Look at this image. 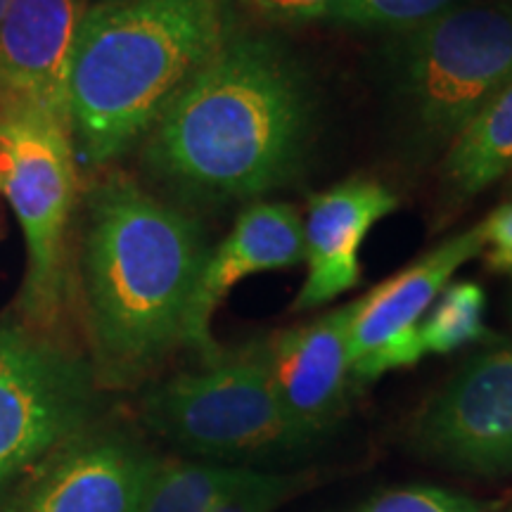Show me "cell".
<instances>
[{
  "label": "cell",
  "instance_id": "1",
  "mask_svg": "<svg viewBox=\"0 0 512 512\" xmlns=\"http://www.w3.org/2000/svg\"><path fill=\"white\" fill-rule=\"evenodd\" d=\"M313 126V88L290 50L226 34L145 136V164L188 200L259 197L299 174Z\"/></svg>",
  "mask_w": 512,
  "mask_h": 512
},
{
  "label": "cell",
  "instance_id": "2",
  "mask_svg": "<svg viewBox=\"0 0 512 512\" xmlns=\"http://www.w3.org/2000/svg\"><path fill=\"white\" fill-rule=\"evenodd\" d=\"M200 223L126 176L86 200L81 292L91 366L100 387L128 389L185 344L207 264Z\"/></svg>",
  "mask_w": 512,
  "mask_h": 512
},
{
  "label": "cell",
  "instance_id": "3",
  "mask_svg": "<svg viewBox=\"0 0 512 512\" xmlns=\"http://www.w3.org/2000/svg\"><path fill=\"white\" fill-rule=\"evenodd\" d=\"M226 34L221 0L88 5L67 81L76 162L98 169L145 138Z\"/></svg>",
  "mask_w": 512,
  "mask_h": 512
},
{
  "label": "cell",
  "instance_id": "4",
  "mask_svg": "<svg viewBox=\"0 0 512 512\" xmlns=\"http://www.w3.org/2000/svg\"><path fill=\"white\" fill-rule=\"evenodd\" d=\"M512 81V0L458 3L396 34L384 88L403 145L434 155Z\"/></svg>",
  "mask_w": 512,
  "mask_h": 512
},
{
  "label": "cell",
  "instance_id": "5",
  "mask_svg": "<svg viewBox=\"0 0 512 512\" xmlns=\"http://www.w3.org/2000/svg\"><path fill=\"white\" fill-rule=\"evenodd\" d=\"M140 411L157 437L209 463L249 467L306 448L275 396L264 339L155 384Z\"/></svg>",
  "mask_w": 512,
  "mask_h": 512
},
{
  "label": "cell",
  "instance_id": "6",
  "mask_svg": "<svg viewBox=\"0 0 512 512\" xmlns=\"http://www.w3.org/2000/svg\"><path fill=\"white\" fill-rule=\"evenodd\" d=\"M76 152L64 121L0 107V176L27 245L17 316L60 339L67 304V240L76 204Z\"/></svg>",
  "mask_w": 512,
  "mask_h": 512
},
{
  "label": "cell",
  "instance_id": "7",
  "mask_svg": "<svg viewBox=\"0 0 512 512\" xmlns=\"http://www.w3.org/2000/svg\"><path fill=\"white\" fill-rule=\"evenodd\" d=\"M98 387L79 351L0 316V489L81 437Z\"/></svg>",
  "mask_w": 512,
  "mask_h": 512
},
{
  "label": "cell",
  "instance_id": "8",
  "mask_svg": "<svg viewBox=\"0 0 512 512\" xmlns=\"http://www.w3.org/2000/svg\"><path fill=\"white\" fill-rule=\"evenodd\" d=\"M411 446L458 475L512 477V339L467 358L415 415Z\"/></svg>",
  "mask_w": 512,
  "mask_h": 512
},
{
  "label": "cell",
  "instance_id": "9",
  "mask_svg": "<svg viewBox=\"0 0 512 512\" xmlns=\"http://www.w3.org/2000/svg\"><path fill=\"white\" fill-rule=\"evenodd\" d=\"M484 252L479 226L448 238L366 297L351 302L349 358L356 392L425 356L420 323L460 266Z\"/></svg>",
  "mask_w": 512,
  "mask_h": 512
},
{
  "label": "cell",
  "instance_id": "10",
  "mask_svg": "<svg viewBox=\"0 0 512 512\" xmlns=\"http://www.w3.org/2000/svg\"><path fill=\"white\" fill-rule=\"evenodd\" d=\"M349 316L351 304L339 306L311 323L264 339L275 396L306 448L344 418L356 394L349 358Z\"/></svg>",
  "mask_w": 512,
  "mask_h": 512
},
{
  "label": "cell",
  "instance_id": "11",
  "mask_svg": "<svg viewBox=\"0 0 512 512\" xmlns=\"http://www.w3.org/2000/svg\"><path fill=\"white\" fill-rule=\"evenodd\" d=\"M86 0H10L0 22V107L67 119V81Z\"/></svg>",
  "mask_w": 512,
  "mask_h": 512
},
{
  "label": "cell",
  "instance_id": "12",
  "mask_svg": "<svg viewBox=\"0 0 512 512\" xmlns=\"http://www.w3.org/2000/svg\"><path fill=\"white\" fill-rule=\"evenodd\" d=\"M159 460L121 432L79 437L60 456L17 512H140Z\"/></svg>",
  "mask_w": 512,
  "mask_h": 512
},
{
  "label": "cell",
  "instance_id": "13",
  "mask_svg": "<svg viewBox=\"0 0 512 512\" xmlns=\"http://www.w3.org/2000/svg\"><path fill=\"white\" fill-rule=\"evenodd\" d=\"M399 207L387 185L351 178L309 200L304 223V261L309 266L294 311L332 302L361 283V245L375 223Z\"/></svg>",
  "mask_w": 512,
  "mask_h": 512
},
{
  "label": "cell",
  "instance_id": "14",
  "mask_svg": "<svg viewBox=\"0 0 512 512\" xmlns=\"http://www.w3.org/2000/svg\"><path fill=\"white\" fill-rule=\"evenodd\" d=\"M304 261V223L290 204L259 202L247 207L235 228L209 252L192 302L188 347L207 361L219 351L211 339V318L228 292L247 275L280 271Z\"/></svg>",
  "mask_w": 512,
  "mask_h": 512
},
{
  "label": "cell",
  "instance_id": "15",
  "mask_svg": "<svg viewBox=\"0 0 512 512\" xmlns=\"http://www.w3.org/2000/svg\"><path fill=\"white\" fill-rule=\"evenodd\" d=\"M444 171L458 195H477L512 171V81L453 140Z\"/></svg>",
  "mask_w": 512,
  "mask_h": 512
},
{
  "label": "cell",
  "instance_id": "16",
  "mask_svg": "<svg viewBox=\"0 0 512 512\" xmlns=\"http://www.w3.org/2000/svg\"><path fill=\"white\" fill-rule=\"evenodd\" d=\"M245 467L209 460H159L140 512H214Z\"/></svg>",
  "mask_w": 512,
  "mask_h": 512
},
{
  "label": "cell",
  "instance_id": "17",
  "mask_svg": "<svg viewBox=\"0 0 512 512\" xmlns=\"http://www.w3.org/2000/svg\"><path fill=\"white\" fill-rule=\"evenodd\" d=\"M486 294L482 285L453 283L446 285L427 316L420 323V339L425 354H453L477 342H489L491 332L484 323Z\"/></svg>",
  "mask_w": 512,
  "mask_h": 512
},
{
  "label": "cell",
  "instance_id": "18",
  "mask_svg": "<svg viewBox=\"0 0 512 512\" xmlns=\"http://www.w3.org/2000/svg\"><path fill=\"white\" fill-rule=\"evenodd\" d=\"M460 0H342L332 12V22L347 27L403 34L451 10Z\"/></svg>",
  "mask_w": 512,
  "mask_h": 512
},
{
  "label": "cell",
  "instance_id": "19",
  "mask_svg": "<svg viewBox=\"0 0 512 512\" xmlns=\"http://www.w3.org/2000/svg\"><path fill=\"white\" fill-rule=\"evenodd\" d=\"M306 479L287 472H264L245 467L242 475L223 491L214 512H275L290 501Z\"/></svg>",
  "mask_w": 512,
  "mask_h": 512
},
{
  "label": "cell",
  "instance_id": "20",
  "mask_svg": "<svg viewBox=\"0 0 512 512\" xmlns=\"http://www.w3.org/2000/svg\"><path fill=\"white\" fill-rule=\"evenodd\" d=\"M501 503L458 494L432 484H411L384 491L358 512H491Z\"/></svg>",
  "mask_w": 512,
  "mask_h": 512
},
{
  "label": "cell",
  "instance_id": "21",
  "mask_svg": "<svg viewBox=\"0 0 512 512\" xmlns=\"http://www.w3.org/2000/svg\"><path fill=\"white\" fill-rule=\"evenodd\" d=\"M486 249V264L496 273L512 275V202H505L479 223Z\"/></svg>",
  "mask_w": 512,
  "mask_h": 512
},
{
  "label": "cell",
  "instance_id": "22",
  "mask_svg": "<svg viewBox=\"0 0 512 512\" xmlns=\"http://www.w3.org/2000/svg\"><path fill=\"white\" fill-rule=\"evenodd\" d=\"M342 0H252L254 10L275 24H304L330 19Z\"/></svg>",
  "mask_w": 512,
  "mask_h": 512
},
{
  "label": "cell",
  "instance_id": "23",
  "mask_svg": "<svg viewBox=\"0 0 512 512\" xmlns=\"http://www.w3.org/2000/svg\"><path fill=\"white\" fill-rule=\"evenodd\" d=\"M8 5H10V0H0V22H3L5 10H8Z\"/></svg>",
  "mask_w": 512,
  "mask_h": 512
},
{
  "label": "cell",
  "instance_id": "24",
  "mask_svg": "<svg viewBox=\"0 0 512 512\" xmlns=\"http://www.w3.org/2000/svg\"><path fill=\"white\" fill-rule=\"evenodd\" d=\"M491 512H512V508H505V505H498V508L491 510Z\"/></svg>",
  "mask_w": 512,
  "mask_h": 512
},
{
  "label": "cell",
  "instance_id": "25",
  "mask_svg": "<svg viewBox=\"0 0 512 512\" xmlns=\"http://www.w3.org/2000/svg\"><path fill=\"white\" fill-rule=\"evenodd\" d=\"M86 3H88V5H93V3H100V0H86Z\"/></svg>",
  "mask_w": 512,
  "mask_h": 512
},
{
  "label": "cell",
  "instance_id": "26",
  "mask_svg": "<svg viewBox=\"0 0 512 512\" xmlns=\"http://www.w3.org/2000/svg\"><path fill=\"white\" fill-rule=\"evenodd\" d=\"M0 192H3V176H0Z\"/></svg>",
  "mask_w": 512,
  "mask_h": 512
}]
</instances>
